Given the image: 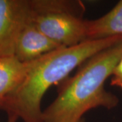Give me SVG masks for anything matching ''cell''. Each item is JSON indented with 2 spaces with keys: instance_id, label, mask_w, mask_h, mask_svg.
<instances>
[{
  "instance_id": "cell-5",
  "label": "cell",
  "mask_w": 122,
  "mask_h": 122,
  "mask_svg": "<svg viewBox=\"0 0 122 122\" xmlns=\"http://www.w3.org/2000/svg\"><path fill=\"white\" fill-rule=\"evenodd\" d=\"M61 48L62 47L49 39L31 20L18 39L14 56L21 62H29Z\"/></svg>"
},
{
  "instance_id": "cell-8",
  "label": "cell",
  "mask_w": 122,
  "mask_h": 122,
  "mask_svg": "<svg viewBox=\"0 0 122 122\" xmlns=\"http://www.w3.org/2000/svg\"><path fill=\"white\" fill-rule=\"evenodd\" d=\"M111 77V86L120 87L122 90V58L115 66Z\"/></svg>"
},
{
  "instance_id": "cell-9",
  "label": "cell",
  "mask_w": 122,
  "mask_h": 122,
  "mask_svg": "<svg viewBox=\"0 0 122 122\" xmlns=\"http://www.w3.org/2000/svg\"><path fill=\"white\" fill-rule=\"evenodd\" d=\"M18 118L14 115H8V121L7 122H16ZM1 122V121H0Z\"/></svg>"
},
{
  "instance_id": "cell-7",
  "label": "cell",
  "mask_w": 122,
  "mask_h": 122,
  "mask_svg": "<svg viewBox=\"0 0 122 122\" xmlns=\"http://www.w3.org/2000/svg\"><path fill=\"white\" fill-rule=\"evenodd\" d=\"M122 35V0L109 12L95 20H87L88 40Z\"/></svg>"
},
{
  "instance_id": "cell-3",
  "label": "cell",
  "mask_w": 122,
  "mask_h": 122,
  "mask_svg": "<svg viewBox=\"0 0 122 122\" xmlns=\"http://www.w3.org/2000/svg\"><path fill=\"white\" fill-rule=\"evenodd\" d=\"M32 22L40 31L62 48L88 40L87 20L81 17L80 1L32 0Z\"/></svg>"
},
{
  "instance_id": "cell-2",
  "label": "cell",
  "mask_w": 122,
  "mask_h": 122,
  "mask_svg": "<svg viewBox=\"0 0 122 122\" xmlns=\"http://www.w3.org/2000/svg\"><path fill=\"white\" fill-rule=\"evenodd\" d=\"M122 58V41L84 62L77 73L60 84L56 98L44 110L42 122H83L92 109L116 107L119 99L106 90L105 83Z\"/></svg>"
},
{
  "instance_id": "cell-4",
  "label": "cell",
  "mask_w": 122,
  "mask_h": 122,
  "mask_svg": "<svg viewBox=\"0 0 122 122\" xmlns=\"http://www.w3.org/2000/svg\"><path fill=\"white\" fill-rule=\"evenodd\" d=\"M33 15L31 0H0V57L14 56L18 39Z\"/></svg>"
},
{
  "instance_id": "cell-1",
  "label": "cell",
  "mask_w": 122,
  "mask_h": 122,
  "mask_svg": "<svg viewBox=\"0 0 122 122\" xmlns=\"http://www.w3.org/2000/svg\"><path fill=\"white\" fill-rule=\"evenodd\" d=\"M121 41L122 35L87 40L75 46L58 48L31 61L22 83L0 101V109L23 122H42L41 103L48 89L61 83L90 58Z\"/></svg>"
},
{
  "instance_id": "cell-6",
  "label": "cell",
  "mask_w": 122,
  "mask_h": 122,
  "mask_svg": "<svg viewBox=\"0 0 122 122\" xmlns=\"http://www.w3.org/2000/svg\"><path fill=\"white\" fill-rule=\"evenodd\" d=\"M30 65L31 62H23L15 56L0 57V101L22 83Z\"/></svg>"
}]
</instances>
